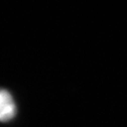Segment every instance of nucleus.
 <instances>
[{"label":"nucleus","mask_w":127,"mask_h":127,"mask_svg":"<svg viewBox=\"0 0 127 127\" xmlns=\"http://www.w3.org/2000/svg\"><path fill=\"white\" fill-rule=\"evenodd\" d=\"M17 107L10 92L0 89V122H9L16 116Z\"/></svg>","instance_id":"nucleus-1"}]
</instances>
